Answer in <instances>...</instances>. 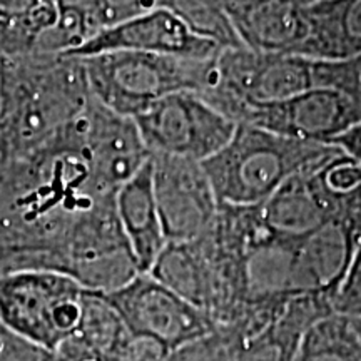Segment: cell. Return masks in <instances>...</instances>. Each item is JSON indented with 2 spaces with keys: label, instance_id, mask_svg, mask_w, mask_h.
Here are the masks:
<instances>
[{
  "label": "cell",
  "instance_id": "cell-15",
  "mask_svg": "<svg viewBox=\"0 0 361 361\" xmlns=\"http://www.w3.org/2000/svg\"><path fill=\"white\" fill-rule=\"evenodd\" d=\"M306 16L301 57L338 62L361 54V0H311Z\"/></svg>",
  "mask_w": 361,
  "mask_h": 361
},
{
  "label": "cell",
  "instance_id": "cell-19",
  "mask_svg": "<svg viewBox=\"0 0 361 361\" xmlns=\"http://www.w3.org/2000/svg\"><path fill=\"white\" fill-rule=\"evenodd\" d=\"M161 7L173 12L194 35L221 49L243 45L226 13L224 0H162Z\"/></svg>",
  "mask_w": 361,
  "mask_h": 361
},
{
  "label": "cell",
  "instance_id": "cell-12",
  "mask_svg": "<svg viewBox=\"0 0 361 361\" xmlns=\"http://www.w3.org/2000/svg\"><path fill=\"white\" fill-rule=\"evenodd\" d=\"M329 161L291 176L261 204L264 223L274 234L298 241L338 209L348 192H338L329 186L326 176Z\"/></svg>",
  "mask_w": 361,
  "mask_h": 361
},
{
  "label": "cell",
  "instance_id": "cell-22",
  "mask_svg": "<svg viewBox=\"0 0 361 361\" xmlns=\"http://www.w3.org/2000/svg\"><path fill=\"white\" fill-rule=\"evenodd\" d=\"M78 2L99 29H109L121 22L156 11L162 0H74Z\"/></svg>",
  "mask_w": 361,
  "mask_h": 361
},
{
  "label": "cell",
  "instance_id": "cell-28",
  "mask_svg": "<svg viewBox=\"0 0 361 361\" xmlns=\"http://www.w3.org/2000/svg\"><path fill=\"white\" fill-rule=\"evenodd\" d=\"M350 318H351V316H350ZM356 319V318H355ZM356 322H358V324H360V328H361V319H356Z\"/></svg>",
  "mask_w": 361,
  "mask_h": 361
},
{
  "label": "cell",
  "instance_id": "cell-23",
  "mask_svg": "<svg viewBox=\"0 0 361 361\" xmlns=\"http://www.w3.org/2000/svg\"><path fill=\"white\" fill-rule=\"evenodd\" d=\"M169 351L156 338L130 331L107 361H162Z\"/></svg>",
  "mask_w": 361,
  "mask_h": 361
},
{
  "label": "cell",
  "instance_id": "cell-13",
  "mask_svg": "<svg viewBox=\"0 0 361 361\" xmlns=\"http://www.w3.org/2000/svg\"><path fill=\"white\" fill-rule=\"evenodd\" d=\"M311 0H252L228 8L229 20L241 44L258 52L300 56L308 39Z\"/></svg>",
  "mask_w": 361,
  "mask_h": 361
},
{
  "label": "cell",
  "instance_id": "cell-10",
  "mask_svg": "<svg viewBox=\"0 0 361 361\" xmlns=\"http://www.w3.org/2000/svg\"><path fill=\"white\" fill-rule=\"evenodd\" d=\"M356 121L353 106L343 94L311 87L286 101L250 111L239 124L256 126L296 141L329 144Z\"/></svg>",
  "mask_w": 361,
  "mask_h": 361
},
{
  "label": "cell",
  "instance_id": "cell-20",
  "mask_svg": "<svg viewBox=\"0 0 361 361\" xmlns=\"http://www.w3.org/2000/svg\"><path fill=\"white\" fill-rule=\"evenodd\" d=\"M313 87L333 89L343 94L361 119V54L338 62L311 61Z\"/></svg>",
  "mask_w": 361,
  "mask_h": 361
},
{
  "label": "cell",
  "instance_id": "cell-14",
  "mask_svg": "<svg viewBox=\"0 0 361 361\" xmlns=\"http://www.w3.org/2000/svg\"><path fill=\"white\" fill-rule=\"evenodd\" d=\"M116 211L139 271L147 273L168 243L152 189L151 157L119 188L116 194Z\"/></svg>",
  "mask_w": 361,
  "mask_h": 361
},
{
  "label": "cell",
  "instance_id": "cell-2",
  "mask_svg": "<svg viewBox=\"0 0 361 361\" xmlns=\"http://www.w3.org/2000/svg\"><path fill=\"white\" fill-rule=\"evenodd\" d=\"M341 151L303 142L250 124H238L229 142L202 162L219 204L259 206L284 180L323 164Z\"/></svg>",
  "mask_w": 361,
  "mask_h": 361
},
{
  "label": "cell",
  "instance_id": "cell-7",
  "mask_svg": "<svg viewBox=\"0 0 361 361\" xmlns=\"http://www.w3.org/2000/svg\"><path fill=\"white\" fill-rule=\"evenodd\" d=\"M361 245V186L343 197L329 218L295 243V293L335 301Z\"/></svg>",
  "mask_w": 361,
  "mask_h": 361
},
{
  "label": "cell",
  "instance_id": "cell-1",
  "mask_svg": "<svg viewBox=\"0 0 361 361\" xmlns=\"http://www.w3.org/2000/svg\"><path fill=\"white\" fill-rule=\"evenodd\" d=\"M90 96L80 57L0 56V161L22 159L47 146Z\"/></svg>",
  "mask_w": 361,
  "mask_h": 361
},
{
  "label": "cell",
  "instance_id": "cell-21",
  "mask_svg": "<svg viewBox=\"0 0 361 361\" xmlns=\"http://www.w3.org/2000/svg\"><path fill=\"white\" fill-rule=\"evenodd\" d=\"M300 341L271 319L263 331L238 346L233 361H295Z\"/></svg>",
  "mask_w": 361,
  "mask_h": 361
},
{
  "label": "cell",
  "instance_id": "cell-11",
  "mask_svg": "<svg viewBox=\"0 0 361 361\" xmlns=\"http://www.w3.org/2000/svg\"><path fill=\"white\" fill-rule=\"evenodd\" d=\"M134 51L184 59H213L219 45L194 35L168 8L156 11L104 29L69 56L85 57L99 52Z\"/></svg>",
  "mask_w": 361,
  "mask_h": 361
},
{
  "label": "cell",
  "instance_id": "cell-17",
  "mask_svg": "<svg viewBox=\"0 0 361 361\" xmlns=\"http://www.w3.org/2000/svg\"><path fill=\"white\" fill-rule=\"evenodd\" d=\"M130 333L123 316L119 314L106 295L85 290L82 314L79 326L71 338L80 346L107 361L117 346Z\"/></svg>",
  "mask_w": 361,
  "mask_h": 361
},
{
  "label": "cell",
  "instance_id": "cell-24",
  "mask_svg": "<svg viewBox=\"0 0 361 361\" xmlns=\"http://www.w3.org/2000/svg\"><path fill=\"white\" fill-rule=\"evenodd\" d=\"M0 361H54V353L16 335L0 323Z\"/></svg>",
  "mask_w": 361,
  "mask_h": 361
},
{
  "label": "cell",
  "instance_id": "cell-6",
  "mask_svg": "<svg viewBox=\"0 0 361 361\" xmlns=\"http://www.w3.org/2000/svg\"><path fill=\"white\" fill-rule=\"evenodd\" d=\"M151 156L204 162L233 137L236 123L194 92H176L134 117Z\"/></svg>",
  "mask_w": 361,
  "mask_h": 361
},
{
  "label": "cell",
  "instance_id": "cell-9",
  "mask_svg": "<svg viewBox=\"0 0 361 361\" xmlns=\"http://www.w3.org/2000/svg\"><path fill=\"white\" fill-rule=\"evenodd\" d=\"M130 331L156 338L169 350L214 331L213 323L200 308L176 295L147 273L106 295Z\"/></svg>",
  "mask_w": 361,
  "mask_h": 361
},
{
  "label": "cell",
  "instance_id": "cell-4",
  "mask_svg": "<svg viewBox=\"0 0 361 361\" xmlns=\"http://www.w3.org/2000/svg\"><path fill=\"white\" fill-rule=\"evenodd\" d=\"M313 87L311 61L295 54L223 49L200 97L239 124L247 112L273 106Z\"/></svg>",
  "mask_w": 361,
  "mask_h": 361
},
{
  "label": "cell",
  "instance_id": "cell-5",
  "mask_svg": "<svg viewBox=\"0 0 361 361\" xmlns=\"http://www.w3.org/2000/svg\"><path fill=\"white\" fill-rule=\"evenodd\" d=\"M85 290L52 271H19L0 278V323L54 353L74 335Z\"/></svg>",
  "mask_w": 361,
  "mask_h": 361
},
{
  "label": "cell",
  "instance_id": "cell-3",
  "mask_svg": "<svg viewBox=\"0 0 361 361\" xmlns=\"http://www.w3.org/2000/svg\"><path fill=\"white\" fill-rule=\"evenodd\" d=\"M214 59L111 51L80 57V61L92 97L117 114L134 119L171 94L201 96L209 85Z\"/></svg>",
  "mask_w": 361,
  "mask_h": 361
},
{
  "label": "cell",
  "instance_id": "cell-18",
  "mask_svg": "<svg viewBox=\"0 0 361 361\" xmlns=\"http://www.w3.org/2000/svg\"><path fill=\"white\" fill-rule=\"evenodd\" d=\"M147 274L201 310L202 263L194 241L166 243Z\"/></svg>",
  "mask_w": 361,
  "mask_h": 361
},
{
  "label": "cell",
  "instance_id": "cell-27",
  "mask_svg": "<svg viewBox=\"0 0 361 361\" xmlns=\"http://www.w3.org/2000/svg\"><path fill=\"white\" fill-rule=\"evenodd\" d=\"M234 351H236V350H229V351H226V353H223V355H221V356H219V358H216L214 361H233Z\"/></svg>",
  "mask_w": 361,
  "mask_h": 361
},
{
  "label": "cell",
  "instance_id": "cell-8",
  "mask_svg": "<svg viewBox=\"0 0 361 361\" xmlns=\"http://www.w3.org/2000/svg\"><path fill=\"white\" fill-rule=\"evenodd\" d=\"M152 189L166 241L188 243L202 236L218 213V197L202 162L151 156Z\"/></svg>",
  "mask_w": 361,
  "mask_h": 361
},
{
  "label": "cell",
  "instance_id": "cell-16",
  "mask_svg": "<svg viewBox=\"0 0 361 361\" xmlns=\"http://www.w3.org/2000/svg\"><path fill=\"white\" fill-rule=\"evenodd\" d=\"M295 361H361V328L341 313L314 323L301 338Z\"/></svg>",
  "mask_w": 361,
  "mask_h": 361
},
{
  "label": "cell",
  "instance_id": "cell-26",
  "mask_svg": "<svg viewBox=\"0 0 361 361\" xmlns=\"http://www.w3.org/2000/svg\"><path fill=\"white\" fill-rule=\"evenodd\" d=\"M329 144L340 149L343 154L361 166V119L351 124L341 134H338L336 137H333Z\"/></svg>",
  "mask_w": 361,
  "mask_h": 361
},
{
  "label": "cell",
  "instance_id": "cell-25",
  "mask_svg": "<svg viewBox=\"0 0 361 361\" xmlns=\"http://www.w3.org/2000/svg\"><path fill=\"white\" fill-rule=\"evenodd\" d=\"M336 313L361 319V245L351 264L348 276L341 284L340 291L333 301Z\"/></svg>",
  "mask_w": 361,
  "mask_h": 361
}]
</instances>
